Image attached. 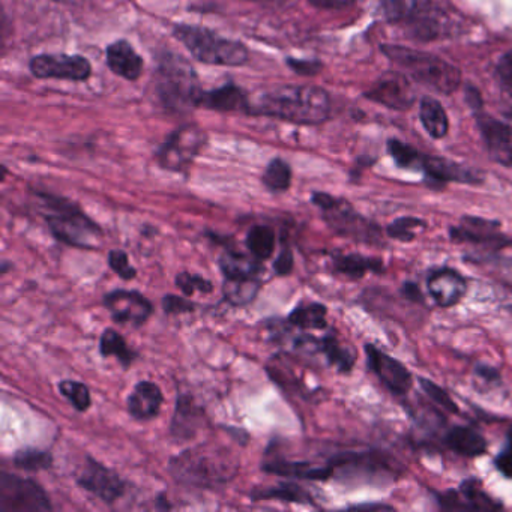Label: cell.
<instances>
[{"label":"cell","mask_w":512,"mask_h":512,"mask_svg":"<svg viewBox=\"0 0 512 512\" xmlns=\"http://www.w3.org/2000/svg\"><path fill=\"white\" fill-rule=\"evenodd\" d=\"M400 292L404 299L413 302V304H425L424 293H422L421 287H419L415 281H404V283L401 284Z\"/></svg>","instance_id":"49"},{"label":"cell","mask_w":512,"mask_h":512,"mask_svg":"<svg viewBox=\"0 0 512 512\" xmlns=\"http://www.w3.org/2000/svg\"><path fill=\"white\" fill-rule=\"evenodd\" d=\"M245 244H247L251 256L265 262V260H269L274 256L275 245H277V233H275L274 227L268 226V224H254L248 230Z\"/></svg>","instance_id":"33"},{"label":"cell","mask_w":512,"mask_h":512,"mask_svg":"<svg viewBox=\"0 0 512 512\" xmlns=\"http://www.w3.org/2000/svg\"><path fill=\"white\" fill-rule=\"evenodd\" d=\"M328 308L319 302L301 304L289 314L287 322L302 331H323L328 328Z\"/></svg>","instance_id":"32"},{"label":"cell","mask_w":512,"mask_h":512,"mask_svg":"<svg viewBox=\"0 0 512 512\" xmlns=\"http://www.w3.org/2000/svg\"><path fill=\"white\" fill-rule=\"evenodd\" d=\"M383 14L412 40L433 41L449 35L451 20L433 0H382Z\"/></svg>","instance_id":"7"},{"label":"cell","mask_w":512,"mask_h":512,"mask_svg":"<svg viewBox=\"0 0 512 512\" xmlns=\"http://www.w3.org/2000/svg\"><path fill=\"white\" fill-rule=\"evenodd\" d=\"M380 50L403 73L434 92L451 95L461 86L460 70L439 56L395 44H383Z\"/></svg>","instance_id":"5"},{"label":"cell","mask_w":512,"mask_h":512,"mask_svg":"<svg viewBox=\"0 0 512 512\" xmlns=\"http://www.w3.org/2000/svg\"><path fill=\"white\" fill-rule=\"evenodd\" d=\"M110 269L122 280L130 281L137 277V269L130 263V257L124 250H112L107 257Z\"/></svg>","instance_id":"43"},{"label":"cell","mask_w":512,"mask_h":512,"mask_svg":"<svg viewBox=\"0 0 512 512\" xmlns=\"http://www.w3.org/2000/svg\"><path fill=\"white\" fill-rule=\"evenodd\" d=\"M154 80L155 94L167 112L185 115L199 107L203 89L196 70L184 56L173 52L161 53Z\"/></svg>","instance_id":"3"},{"label":"cell","mask_w":512,"mask_h":512,"mask_svg":"<svg viewBox=\"0 0 512 512\" xmlns=\"http://www.w3.org/2000/svg\"><path fill=\"white\" fill-rule=\"evenodd\" d=\"M208 134L197 124H185L167 136L158 148L155 160L169 172L182 173L190 169L197 155L205 149Z\"/></svg>","instance_id":"11"},{"label":"cell","mask_w":512,"mask_h":512,"mask_svg":"<svg viewBox=\"0 0 512 512\" xmlns=\"http://www.w3.org/2000/svg\"><path fill=\"white\" fill-rule=\"evenodd\" d=\"M173 35L196 61L218 67H242L250 59L247 46L241 41L221 37L211 29L196 25H175Z\"/></svg>","instance_id":"8"},{"label":"cell","mask_w":512,"mask_h":512,"mask_svg":"<svg viewBox=\"0 0 512 512\" xmlns=\"http://www.w3.org/2000/svg\"><path fill=\"white\" fill-rule=\"evenodd\" d=\"M476 125H478L479 133L484 139L485 148L491 160L512 169V127L476 110Z\"/></svg>","instance_id":"19"},{"label":"cell","mask_w":512,"mask_h":512,"mask_svg":"<svg viewBox=\"0 0 512 512\" xmlns=\"http://www.w3.org/2000/svg\"><path fill=\"white\" fill-rule=\"evenodd\" d=\"M427 290L439 307L452 308L466 296L467 280L457 269L442 266L428 274Z\"/></svg>","instance_id":"21"},{"label":"cell","mask_w":512,"mask_h":512,"mask_svg":"<svg viewBox=\"0 0 512 512\" xmlns=\"http://www.w3.org/2000/svg\"><path fill=\"white\" fill-rule=\"evenodd\" d=\"M13 463L14 466L26 470V472H41V470H47L53 466V455L46 449L25 446V448L17 449Z\"/></svg>","instance_id":"38"},{"label":"cell","mask_w":512,"mask_h":512,"mask_svg":"<svg viewBox=\"0 0 512 512\" xmlns=\"http://www.w3.org/2000/svg\"><path fill=\"white\" fill-rule=\"evenodd\" d=\"M418 382L422 391L427 394V397L430 398L434 404L442 407L446 412L452 413V415H458V413H460L457 403L452 400L451 395H449L442 386L437 385V383H434L431 379H427V377H418Z\"/></svg>","instance_id":"41"},{"label":"cell","mask_w":512,"mask_h":512,"mask_svg":"<svg viewBox=\"0 0 512 512\" xmlns=\"http://www.w3.org/2000/svg\"><path fill=\"white\" fill-rule=\"evenodd\" d=\"M251 497L259 500H280V502L299 503V505H316L313 494L295 482H281L272 487L254 488Z\"/></svg>","instance_id":"31"},{"label":"cell","mask_w":512,"mask_h":512,"mask_svg":"<svg viewBox=\"0 0 512 512\" xmlns=\"http://www.w3.org/2000/svg\"><path fill=\"white\" fill-rule=\"evenodd\" d=\"M419 118L425 131L430 134L433 139H443L449 131L448 116L443 110L442 104L434 98H424L419 107Z\"/></svg>","instance_id":"34"},{"label":"cell","mask_w":512,"mask_h":512,"mask_svg":"<svg viewBox=\"0 0 512 512\" xmlns=\"http://www.w3.org/2000/svg\"><path fill=\"white\" fill-rule=\"evenodd\" d=\"M475 374L479 377V379L484 380V382L488 383H499L502 376H500V371L497 370L496 367H491V365L487 364H476L475 365Z\"/></svg>","instance_id":"50"},{"label":"cell","mask_w":512,"mask_h":512,"mask_svg":"<svg viewBox=\"0 0 512 512\" xmlns=\"http://www.w3.org/2000/svg\"><path fill=\"white\" fill-rule=\"evenodd\" d=\"M157 508L158 509H170L172 506H170L169 502H166V497H164V494H160V500L157 502Z\"/></svg>","instance_id":"52"},{"label":"cell","mask_w":512,"mask_h":512,"mask_svg":"<svg viewBox=\"0 0 512 512\" xmlns=\"http://www.w3.org/2000/svg\"><path fill=\"white\" fill-rule=\"evenodd\" d=\"M332 271L350 280H361L368 274H383L385 265L380 257L364 256V254H334Z\"/></svg>","instance_id":"29"},{"label":"cell","mask_w":512,"mask_h":512,"mask_svg":"<svg viewBox=\"0 0 512 512\" xmlns=\"http://www.w3.org/2000/svg\"><path fill=\"white\" fill-rule=\"evenodd\" d=\"M103 304L112 319L124 325H145L154 314L152 302L137 290H113L104 296Z\"/></svg>","instance_id":"18"},{"label":"cell","mask_w":512,"mask_h":512,"mask_svg":"<svg viewBox=\"0 0 512 512\" xmlns=\"http://www.w3.org/2000/svg\"><path fill=\"white\" fill-rule=\"evenodd\" d=\"M446 448L466 458L482 457L487 452V439L481 431L469 425H454L443 437Z\"/></svg>","instance_id":"28"},{"label":"cell","mask_w":512,"mask_h":512,"mask_svg":"<svg viewBox=\"0 0 512 512\" xmlns=\"http://www.w3.org/2000/svg\"><path fill=\"white\" fill-rule=\"evenodd\" d=\"M425 227H427V223L421 218L400 217L386 227V236L394 239V241L407 244V242L415 241L416 232L419 229H425Z\"/></svg>","instance_id":"39"},{"label":"cell","mask_w":512,"mask_h":512,"mask_svg":"<svg viewBox=\"0 0 512 512\" xmlns=\"http://www.w3.org/2000/svg\"><path fill=\"white\" fill-rule=\"evenodd\" d=\"M100 353L103 358L115 356L124 368H130L137 359V353L128 347L125 338L115 329H106L100 338Z\"/></svg>","instance_id":"36"},{"label":"cell","mask_w":512,"mask_h":512,"mask_svg":"<svg viewBox=\"0 0 512 512\" xmlns=\"http://www.w3.org/2000/svg\"><path fill=\"white\" fill-rule=\"evenodd\" d=\"M76 482L83 490L107 505H113L127 493V482L121 475L92 457H86L85 463L76 473Z\"/></svg>","instance_id":"14"},{"label":"cell","mask_w":512,"mask_h":512,"mask_svg":"<svg viewBox=\"0 0 512 512\" xmlns=\"http://www.w3.org/2000/svg\"><path fill=\"white\" fill-rule=\"evenodd\" d=\"M239 464L223 449L206 445L185 449L170 460L169 470L179 484L197 488H217L238 473Z\"/></svg>","instance_id":"2"},{"label":"cell","mask_w":512,"mask_h":512,"mask_svg":"<svg viewBox=\"0 0 512 512\" xmlns=\"http://www.w3.org/2000/svg\"><path fill=\"white\" fill-rule=\"evenodd\" d=\"M508 310H509V311H512V305H511V307H508Z\"/></svg>","instance_id":"55"},{"label":"cell","mask_w":512,"mask_h":512,"mask_svg":"<svg viewBox=\"0 0 512 512\" xmlns=\"http://www.w3.org/2000/svg\"><path fill=\"white\" fill-rule=\"evenodd\" d=\"M52 509L49 494L34 479L2 472L0 512H47Z\"/></svg>","instance_id":"12"},{"label":"cell","mask_w":512,"mask_h":512,"mask_svg":"<svg viewBox=\"0 0 512 512\" xmlns=\"http://www.w3.org/2000/svg\"><path fill=\"white\" fill-rule=\"evenodd\" d=\"M43 205L44 220L50 232L62 244L70 247L95 250L98 239L103 238V230L82 211L77 203L55 196L52 193H37Z\"/></svg>","instance_id":"4"},{"label":"cell","mask_w":512,"mask_h":512,"mask_svg":"<svg viewBox=\"0 0 512 512\" xmlns=\"http://www.w3.org/2000/svg\"><path fill=\"white\" fill-rule=\"evenodd\" d=\"M311 203L322 212L326 226L340 238L350 239L356 244L370 245V247L385 245L382 227L376 221L356 211L352 203L347 202L346 199L316 191L311 194Z\"/></svg>","instance_id":"6"},{"label":"cell","mask_w":512,"mask_h":512,"mask_svg":"<svg viewBox=\"0 0 512 512\" xmlns=\"http://www.w3.org/2000/svg\"><path fill=\"white\" fill-rule=\"evenodd\" d=\"M107 67L115 76L128 82H136L142 77L145 62L128 41L119 40L110 44L106 52Z\"/></svg>","instance_id":"26"},{"label":"cell","mask_w":512,"mask_h":512,"mask_svg":"<svg viewBox=\"0 0 512 512\" xmlns=\"http://www.w3.org/2000/svg\"><path fill=\"white\" fill-rule=\"evenodd\" d=\"M262 470L272 475L284 476V478L307 479V481H329L334 478V470L328 463L316 466L310 461L287 460L277 449L266 451Z\"/></svg>","instance_id":"20"},{"label":"cell","mask_w":512,"mask_h":512,"mask_svg":"<svg viewBox=\"0 0 512 512\" xmlns=\"http://www.w3.org/2000/svg\"><path fill=\"white\" fill-rule=\"evenodd\" d=\"M251 2H277V0H251Z\"/></svg>","instance_id":"54"},{"label":"cell","mask_w":512,"mask_h":512,"mask_svg":"<svg viewBox=\"0 0 512 512\" xmlns=\"http://www.w3.org/2000/svg\"><path fill=\"white\" fill-rule=\"evenodd\" d=\"M250 116L299 125H320L331 116V97L319 86L292 85L269 89L250 101Z\"/></svg>","instance_id":"1"},{"label":"cell","mask_w":512,"mask_h":512,"mask_svg":"<svg viewBox=\"0 0 512 512\" xmlns=\"http://www.w3.org/2000/svg\"><path fill=\"white\" fill-rule=\"evenodd\" d=\"M388 151L394 158L395 164L401 169L416 170L424 173L428 184L436 188L445 187L449 182L455 184L476 185L484 181L481 173L469 167L461 166L454 161L445 160L442 157L422 154L400 140H389Z\"/></svg>","instance_id":"9"},{"label":"cell","mask_w":512,"mask_h":512,"mask_svg":"<svg viewBox=\"0 0 512 512\" xmlns=\"http://www.w3.org/2000/svg\"><path fill=\"white\" fill-rule=\"evenodd\" d=\"M29 70L37 79L86 82L92 76V65L80 55H38L29 62Z\"/></svg>","instance_id":"15"},{"label":"cell","mask_w":512,"mask_h":512,"mask_svg":"<svg viewBox=\"0 0 512 512\" xmlns=\"http://www.w3.org/2000/svg\"><path fill=\"white\" fill-rule=\"evenodd\" d=\"M295 268V257H293L292 248L290 245L283 244L280 253H278L277 260L274 262V271L278 277H287L292 274Z\"/></svg>","instance_id":"47"},{"label":"cell","mask_w":512,"mask_h":512,"mask_svg":"<svg viewBox=\"0 0 512 512\" xmlns=\"http://www.w3.org/2000/svg\"><path fill=\"white\" fill-rule=\"evenodd\" d=\"M494 466L505 478L512 479V428L506 433L505 445L494 460Z\"/></svg>","instance_id":"46"},{"label":"cell","mask_w":512,"mask_h":512,"mask_svg":"<svg viewBox=\"0 0 512 512\" xmlns=\"http://www.w3.org/2000/svg\"><path fill=\"white\" fill-rule=\"evenodd\" d=\"M58 388L77 412H86L92 406L91 391L85 383L77 380H62Z\"/></svg>","instance_id":"40"},{"label":"cell","mask_w":512,"mask_h":512,"mask_svg":"<svg viewBox=\"0 0 512 512\" xmlns=\"http://www.w3.org/2000/svg\"><path fill=\"white\" fill-rule=\"evenodd\" d=\"M206 413L203 407L194 401L188 394H178L175 413L170 422V436L179 442H187L199 434L205 427Z\"/></svg>","instance_id":"24"},{"label":"cell","mask_w":512,"mask_h":512,"mask_svg":"<svg viewBox=\"0 0 512 512\" xmlns=\"http://www.w3.org/2000/svg\"><path fill=\"white\" fill-rule=\"evenodd\" d=\"M218 268L223 272L226 280H233V278H251L259 277L263 272L262 260L256 257L245 256L244 253L227 248L220 259H218Z\"/></svg>","instance_id":"30"},{"label":"cell","mask_w":512,"mask_h":512,"mask_svg":"<svg viewBox=\"0 0 512 512\" xmlns=\"http://www.w3.org/2000/svg\"><path fill=\"white\" fill-rule=\"evenodd\" d=\"M164 403L163 391L157 383L142 380L134 386L128 397L127 407L136 421H151L157 418Z\"/></svg>","instance_id":"25"},{"label":"cell","mask_w":512,"mask_h":512,"mask_svg":"<svg viewBox=\"0 0 512 512\" xmlns=\"http://www.w3.org/2000/svg\"><path fill=\"white\" fill-rule=\"evenodd\" d=\"M449 239L455 244L475 245L490 253L512 247V236L502 232L500 221L464 215L460 224L449 227Z\"/></svg>","instance_id":"13"},{"label":"cell","mask_w":512,"mask_h":512,"mask_svg":"<svg viewBox=\"0 0 512 512\" xmlns=\"http://www.w3.org/2000/svg\"><path fill=\"white\" fill-rule=\"evenodd\" d=\"M364 349L368 368L389 392L403 397L412 389L413 376L403 362L374 344L367 343Z\"/></svg>","instance_id":"16"},{"label":"cell","mask_w":512,"mask_h":512,"mask_svg":"<svg viewBox=\"0 0 512 512\" xmlns=\"http://www.w3.org/2000/svg\"><path fill=\"white\" fill-rule=\"evenodd\" d=\"M199 107L215 112L250 113V98L235 83H226L218 89L203 91L199 98Z\"/></svg>","instance_id":"27"},{"label":"cell","mask_w":512,"mask_h":512,"mask_svg":"<svg viewBox=\"0 0 512 512\" xmlns=\"http://www.w3.org/2000/svg\"><path fill=\"white\" fill-rule=\"evenodd\" d=\"M296 349L308 350V352L323 353L329 365L337 368L338 373L347 374L353 370L356 362V352L350 347L344 346L337 335H323L322 338L311 337V335H301L296 338Z\"/></svg>","instance_id":"23"},{"label":"cell","mask_w":512,"mask_h":512,"mask_svg":"<svg viewBox=\"0 0 512 512\" xmlns=\"http://www.w3.org/2000/svg\"><path fill=\"white\" fill-rule=\"evenodd\" d=\"M176 286L185 296H193L196 292L211 293L214 290V283L211 280L187 271L176 275Z\"/></svg>","instance_id":"42"},{"label":"cell","mask_w":512,"mask_h":512,"mask_svg":"<svg viewBox=\"0 0 512 512\" xmlns=\"http://www.w3.org/2000/svg\"><path fill=\"white\" fill-rule=\"evenodd\" d=\"M496 79L503 94L512 101V50L505 53L497 62Z\"/></svg>","instance_id":"44"},{"label":"cell","mask_w":512,"mask_h":512,"mask_svg":"<svg viewBox=\"0 0 512 512\" xmlns=\"http://www.w3.org/2000/svg\"><path fill=\"white\" fill-rule=\"evenodd\" d=\"M52 2H56V4H64V5H80L85 2V0H52Z\"/></svg>","instance_id":"53"},{"label":"cell","mask_w":512,"mask_h":512,"mask_svg":"<svg viewBox=\"0 0 512 512\" xmlns=\"http://www.w3.org/2000/svg\"><path fill=\"white\" fill-rule=\"evenodd\" d=\"M262 289L259 277L233 278L226 280L223 292L224 298L233 307H245L256 299L257 293Z\"/></svg>","instance_id":"35"},{"label":"cell","mask_w":512,"mask_h":512,"mask_svg":"<svg viewBox=\"0 0 512 512\" xmlns=\"http://www.w3.org/2000/svg\"><path fill=\"white\" fill-rule=\"evenodd\" d=\"M310 4L319 10H343L355 4V0H310Z\"/></svg>","instance_id":"51"},{"label":"cell","mask_w":512,"mask_h":512,"mask_svg":"<svg viewBox=\"0 0 512 512\" xmlns=\"http://www.w3.org/2000/svg\"><path fill=\"white\" fill-rule=\"evenodd\" d=\"M262 182L266 190L271 191V193H286L292 185V167L283 158H274L266 166Z\"/></svg>","instance_id":"37"},{"label":"cell","mask_w":512,"mask_h":512,"mask_svg":"<svg viewBox=\"0 0 512 512\" xmlns=\"http://www.w3.org/2000/svg\"><path fill=\"white\" fill-rule=\"evenodd\" d=\"M365 97L388 109L407 110L415 101L412 86L404 74L386 73L371 86Z\"/></svg>","instance_id":"22"},{"label":"cell","mask_w":512,"mask_h":512,"mask_svg":"<svg viewBox=\"0 0 512 512\" xmlns=\"http://www.w3.org/2000/svg\"><path fill=\"white\" fill-rule=\"evenodd\" d=\"M287 67L295 71L299 76H317L323 70L322 62L320 61H305V59H287Z\"/></svg>","instance_id":"48"},{"label":"cell","mask_w":512,"mask_h":512,"mask_svg":"<svg viewBox=\"0 0 512 512\" xmlns=\"http://www.w3.org/2000/svg\"><path fill=\"white\" fill-rule=\"evenodd\" d=\"M161 307H163L164 313L170 314V316L193 313L196 310V304L185 295H166L161 299Z\"/></svg>","instance_id":"45"},{"label":"cell","mask_w":512,"mask_h":512,"mask_svg":"<svg viewBox=\"0 0 512 512\" xmlns=\"http://www.w3.org/2000/svg\"><path fill=\"white\" fill-rule=\"evenodd\" d=\"M340 481L389 482L401 473L400 464L379 451H344L326 461Z\"/></svg>","instance_id":"10"},{"label":"cell","mask_w":512,"mask_h":512,"mask_svg":"<svg viewBox=\"0 0 512 512\" xmlns=\"http://www.w3.org/2000/svg\"><path fill=\"white\" fill-rule=\"evenodd\" d=\"M437 505L445 511H499L503 509L500 500L491 497L476 478L461 482L458 490H446L436 494Z\"/></svg>","instance_id":"17"}]
</instances>
